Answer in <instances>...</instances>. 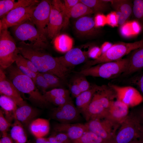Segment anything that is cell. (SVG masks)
Instances as JSON below:
<instances>
[{
  "label": "cell",
  "mask_w": 143,
  "mask_h": 143,
  "mask_svg": "<svg viewBox=\"0 0 143 143\" xmlns=\"http://www.w3.org/2000/svg\"><path fill=\"white\" fill-rule=\"evenodd\" d=\"M17 47L20 53L30 61L39 72L48 73L65 80L70 71V69L63 66L58 57H55L45 52L44 49L36 47L30 43L20 42Z\"/></svg>",
  "instance_id": "6da1fadb"
},
{
  "label": "cell",
  "mask_w": 143,
  "mask_h": 143,
  "mask_svg": "<svg viewBox=\"0 0 143 143\" xmlns=\"http://www.w3.org/2000/svg\"><path fill=\"white\" fill-rule=\"evenodd\" d=\"M6 69L8 78L20 92L29 95V99L31 102L41 107L49 103L32 79L22 73L16 66L12 65Z\"/></svg>",
  "instance_id": "7a4b0ae2"
},
{
  "label": "cell",
  "mask_w": 143,
  "mask_h": 143,
  "mask_svg": "<svg viewBox=\"0 0 143 143\" xmlns=\"http://www.w3.org/2000/svg\"><path fill=\"white\" fill-rule=\"evenodd\" d=\"M116 98L115 91L109 84L100 86L93 95L84 117L87 121L104 118L111 102Z\"/></svg>",
  "instance_id": "3957f363"
},
{
  "label": "cell",
  "mask_w": 143,
  "mask_h": 143,
  "mask_svg": "<svg viewBox=\"0 0 143 143\" xmlns=\"http://www.w3.org/2000/svg\"><path fill=\"white\" fill-rule=\"evenodd\" d=\"M128 58L99 64L82 69L77 73L85 76L100 77L108 79L119 77L125 70Z\"/></svg>",
  "instance_id": "277c9868"
},
{
  "label": "cell",
  "mask_w": 143,
  "mask_h": 143,
  "mask_svg": "<svg viewBox=\"0 0 143 143\" xmlns=\"http://www.w3.org/2000/svg\"><path fill=\"white\" fill-rule=\"evenodd\" d=\"M142 47H143V39L133 42H120L115 44L97 59L87 61L83 69L120 60L133 51Z\"/></svg>",
  "instance_id": "5b68a950"
},
{
  "label": "cell",
  "mask_w": 143,
  "mask_h": 143,
  "mask_svg": "<svg viewBox=\"0 0 143 143\" xmlns=\"http://www.w3.org/2000/svg\"><path fill=\"white\" fill-rule=\"evenodd\" d=\"M11 28L14 37L20 42L28 41L35 47L43 49L47 47V36L42 34L30 19Z\"/></svg>",
  "instance_id": "8992f818"
},
{
  "label": "cell",
  "mask_w": 143,
  "mask_h": 143,
  "mask_svg": "<svg viewBox=\"0 0 143 143\" xmlns=\"http://www.w3.org/2000/svg\"><path fill=\"white\" fill-rule=\"evenodd\" d=\"M141 125L135 111L130 112L120 124L113 143H130L138 139Z\"/></svg>",
  "instance_id": "52a82bcc"
},
{
  "label": "cell",
  "mask_w": 143,
  "mask_h": 143,
  "mask_svg": "<svg viewBox=\"0 0 143 143\" xmlns=\"http://www.w3.org/2000/svg\"><path fill=\"white\" fill-rule=\"evenodd\" d=\"M20 53L15 41L7 29L0 30V65L5 69L15 62Z\"/></svg>",
  "instance_id": "ba28073f"
},
{
  "label": "cell",
  "mask_w": 143,
  "mask_h": 143,
  "mask_svg": "<svg viewBox=\"0 0 143 143\" xmlns=\"http://www.w3.org/2000/svg\"><path fill=\"white\" fill-rule=\"evenodd\" d=\"M39 3L29 6L19 7L10 11L1 19L0 30L12 27L29 20Z\"/></svg>",
  "instance_id": "9c48e42d"
},
{
  "label": "cell",
  "mask_w": 143,
  "mask_h": 143,
  "mask_svg": "<svg viewBox=\"0 0 143 143\" xmlns=\"http://www.w3.org/2000/svg\"><path fill=\"white\" fill-rule=\"evenodd\" d=\"M88 130L96 134L110 143H113L120 126L105 118L94 119L86 123Z\"/></svg>",
  "instance_id": "30bf717a"
},
{
  "label": "cell",
  "mask_w": 143,
  "mask_h": 143,
  "mask_svg": "<svg viewBox=\"0 0 143 143\" xmlns=\"http://www.w3.org/2000/svg\"><path fill=\"white\" fill-rule=\"evenodd\" d=\"M51 1H40L34 10L30 20L43 34L47 36L46 26L48 25L51 11Z\"/></svg>",
  "instance_id": "8fae6325"
},
{
  "label": "cell",
  "mask_w": 143,
  "mask_h": 143,
  "mask_svg": "<svg viewBox=\"0 0 143 143\" xmlns=\"http://www.w3.org/2000/svg\"><path fill=\"white\" fill-rule=\"evenodd\" d=\"M79 111L71 100L64 105L52 109L51 117L60 123H72L80 118Z\"/></svg>",
  "instance_id": "7c38bea8"
},
{
  "label": "cell",
  "mask_w": 143,
  "mask_h": 143,
  "mask_svg": "<svg viewBox=\"0 0 143 143\" xmlns=\"http://www.w3.org/2000/svg\"><path fill=\"white\" fill-rule=\"evenodd\" d=\"M115 90L116 99L129 107L137 106L143 102V96L138 90L132 86H120L109 83L108 84Z\"/></svg>",
  "instance_id": "4fadbf2b"
},
{
  "label": "cell",
  "mask_w": 143,
  "mask_h": 143,
  "mask_svg": "<svg viewBox=\"0 0 143 143\" xmlns=\"http://www.w3.org/2000/svg\"><path fill=\"white\" fill-rule=\"evenodd\" d=\"M65 18L61 10L53 1H51L49 21L46 28L47 35L50 38L53 39L59 34L64 26Z\"/></svg>",
  "instance_id": "5bb4252c"
},
{
  "label": "cell",
  "mask_w": 143,
  "mask_h": 143,
  "mask_svg": "<svg viewBox=\"0 0 143 143\" xmlns=\"http://www.w3.org/2000/svg\"><path fill=\"white\" fill-rule=\"evenodd\" d=\"M0 93L12 99L18 106L26 102L24 101L20 92L6 75L3 69L0 67Z\"/></svg>",
  "instance_id": "9a60e30c"
},
{
  "label": "cell",
  "mask_w": 143,
  "mask_h": 143,
  "mask_svg": "<svg viewBox=\"0 0 143 143\" xmlns=\"http://www.w3.org/2000/svg\"><path fill=\"white\" fill-rule=\"evenodd\" d=\"M129 108L124 103L117 99L111 102L104 118L120 126L129 113Z\"/></svg>",
  "instance_id": "2e32d148"
},
{
  "label": "cell",
  "mask_w": 143,
  "mask_h": 143,
  "mask_svg": "<svg viewBox=\"0 0 143 143\" xmlns=\"http://www.w3.org/2000/svg\"><path fill=\"white\" fill-rule=\"evenodd\" d=\"M53 129L54 132L66 134L72 142L79 138L88 130L86 123H57L54 125Z\"/></svg>",
  "instance_id": "e0dca14e"
},
{
  "label": "cell",
  "mask_w": 143,
  "mask_h": 143,
  "mask_svg": "<svg viewBox=\"0 0 143 143\" xmlns=\"http://www.w3.org/2000/svg\"><path fill=\"white\" fill-rule=\"evenodd\" d=\"M88 57V51H83L76 48H72L63 56L58 57V58L63 66L70 69L86 62Z\"/></svg>",
  "instance_id": "ac0fdd59"
},
{
  "label": "cell",
  "mask_w": 143,
  "mask_h": 143,
  "mask_svg": "<svg viewBox=\"0 0 143 143\" xmlns=\"http://www.w3.org/2000/svg\"><path fill=\"white\" fill-rule=\"evenodd\" d=\"M75 26L78 34L84 37L95 36L100 32L96 27L94 19L89 16H85L79 18L75 23Z\"/></svg>",
  "instance_id": "d6986e66"
},
{
  "label": "cell",
  "mask_w": 143,
  "mask_h": 143,
  "mask_svg": "<svg viewBox=\"0 0 143 143\" xmlns=\"http://www.w3.org/2000/svg\"><path fill=\"white\" fill-rule=\"evenodd\" d=\"M132 52L130 56L128 58V62L126 68L120 78L128 77L143 69V47Z\"/></svg>",
  "instance_id": "ffe728a7"
},
{
  "label": "cell",
  "mask_w": 143,
  "mask_h": 143,
  "mask_svg": "<svg viewBox=\"0 0 143 143\" xmlns=\"http://www.w3.org/2000/svg\"><path fill=\"white\" fill-rule=\"evenodd\" d=\"M39 113L37 109L26 103L17 107L15 119L19 121L24 128H26L29 127L32 122L36 119Z\"/></svg>",
  "instance_id": "44dd1931"
},
{
  "label": "cell",
  "mask_w": 143,
  "mask_h": 143,
  "mask_svg": "<svg viewBox=\"0 0 143 143\" xmlns=\"http://www.w3.org/2000/svg\"><path fill=\"white\" fill-rule=\"evenodd\" d=\"M100 87L96 84L92 85L89 89L82 92L76 97V107L84 117L94 94Z\"/></svg>",
  "instance_id": "7402d4cb"
},
{
  "label": "cell",
  "mask_w": 143,
  "mask_h": 143,
  "mask_svg": "<svg viewBox=\"0 0 143 143\" xmlns=\"http://www.w3.org/2000/svg\"><path fill=\"white\" fill-rule=\"evenodd\" d=\"M37 0H0V17L1 19L11 10L16 8L30 6L39 3Z\"/></svg>",
  "instance_id": "603a6c76"
},
{
  "label": "cell",
  "mask_w": 143,
  "mask_h": 143,
  "mask_svg": "<svg viewBox=\"0 0 143 143\" xmlns=\"http://www.w3.org/2000/svg\"><path fill=\"white\" fill-rule=\"evenodd\" d=\"M0 105L5 117L11 123L15 118L17 105L11 98L2 95L0 97Z\"/></svg>",
  "instance_id": "cb8c5ba5"
},
{
  "label": "cell",
  "mask_w": 143,
  "mask_h": 143,
  "mask_svg": "<svg viewBox=\"0 0 143 143\" xmlns=\"http://www.w3.org/2000/svg\"><path fill=\"white\" fill-rule=\"evenodd\" d=\"M29 127L30 132L36 138L43 137L49 132L50 122L48 120L44 118L35 119L30 123Z\"/></svg>",
  "instance_id": "d4e9b609"
},
{
  "label": "cell",
  "mask_w": 143,
  "mask_h": 143,
  "mask_svg": "<svg viewBox=\"0 0 143 143\" xmlns=\"http://www.w3.org/2000/svg\"><path fill=\"white\" fill-rule=\"evenodd\" d=\"M11 127L10 136L14 143H29L24 127L16 119Z\"/></svg>",
  "instance_id": "484cf974"
},
{
  "label": "cell",
  "mask_w": 143,
  "mask_h": 143,
  "mask_svg": "<svg viewBox=\"0 0 143 143\" xmlns=\"http://www.w3.org/2000/svg\"><path fill=\"white\" fill-rule=\"evenodd\" d=\"M53 39L54 47L58 51L66 53L72 48L73 40L68 35L64 34H59Z\"/></svg>",
  "instance_id": "4316f807"
},
{
  "label": "cell",
  "mask_w": 143,
  "mask_h": 143,
  "mask_svg": "<svg viewBox=\"0 0 143 143\" xmlns=\"http://www.w3.org/2000/svg\"><path fill=\"white\" fill-rule=\"evenodd\" d=\"M109 2L116 10L122 13L127 19L132 12V6L131 2L126 0H105Z\"/></svg>",
  "instance_id": "83f0119b"
},
{
  "label": "cell",
  "mask_w": 143,
  "mask_h": 143,
  "mask_svg": "<svg viewBox=\"0 0 143 143\" xmlns=\"http://www.w3.org/2000/svg\"><path fill=\"white\" fill-rule=\"evenodd\" d=\"M136 73L124 79V82L128 86H136L143 96V71Z\"/></svg>",
  "instance_id": "f1b7e54d"
},
{
  "label": "cell",
  "mask_w": 143,
  "mask_h": 143,
  "mask_svg": "<svg viewBox=\"0 0 143 143\" xmlns=\"http://www.w3.org/2000/svg\"><path fill=\"white\" fill-rule=\"evenodd\" d=\"M80 1L91 9L94 13L106 11L108 9L110 3L104 0H80Z\"/></svg>",
  "instance_id": "f546056e"
},
{
  "label": "cell",
  "mask_w": 143,
  "mask_h": 143,
  "mask_svg": "<svg viewBox=\"0 0 143 143\" xmlns=\"http://www.w3.org/2000/svg\"><path fill=\"white\" fill-rule=\"evenodd\" d=\"M73 142L74 143H110L89 130L79 138Z\"/></svg>",
  "instance_id": "4dcf8cb0"
},
{
  "label": "cell",
  "mask_w": 143,
  "mask_h": 143,
  "mask_svg": "<svg viewBox=\"0 0 143 143\" xmlns=\"http://www.w3.org/2000/svg\"><path fill=\"white\" fill-rule=\"evenodd\" d=\"M94 13L91 9L80 1L72 8L71 11L70 16L71 17L76 18Z\"/></svg>",
  "instance_id": "1f68e13d"
},
{
  "label": "cell",
  "mask_w": 143,
  "mask_h": 143,
  "mask_svg": "<svg viewBox=\"0 0 143 143\" xmlns=\"http://www.w3.org/2000/svg\"><path fill=\"white\" fill-rule=\"evenodd\" d=\"M43 95L45 99L49 103V101L53 99L70 96V93L67 90L62 88H55L47 91Z\"/></svg>",
  "instance_id": "d6a6232c"
},
{
  "label": "cell",
  "mask_w": 143,
  "mask_h": 143,
  "mask_svg": "<svg viewBox=\"0 0 143 143\" xmlns=\"http://www.w3.org/2000/svg\"><path fill=\"white\" fill-rule=\"evenodd\" d=\"M132 13L135 17L143 25V0L133 1Z\"/></svg>",
  "instance_id": "836d02e7"
},
{
  "label": "cell",
  "mask_w": 143,
  "mask_h": 143,
  "mask_svg": "<svg viewBox=\"0 0 143 143\" xmlns=\"http://www.w3.org/2000/svg\"><path fill=\"white\" fill-rule=\"evenodd\" d=\"M48 139L50 143H69L72 142L65 133L54 132Z\"/></svg>",
  "instance_id": "e575fe53"
},
{
  "label": "cell",
  "mask_w": 143,
  "mask_h": 143,
  "mask_svg": "<svg viewBox=\"0 0 143 143\" xmlns=\"http://www.w3.org/2000/svg\"><path fill=\"white\" fill-rule=\"evenodd\" d=\"M48 83L50 88H55L61 85V78L55 75L48 73H41Z\"/></svg>",
  "instance_id": "d590c367"
},
{
  "label": "cell",
  "mask_w": 143,
  "mask_h": 143,
  "mask_svg": "<svg viewBox=\"0 0 143 143\" xmlns=\"http://www.w3.org/2000/svg\"><path fill=\"white\" fill-rule=\"evenodd\" d=\"M16 66L23 74L31 78L35 83L37 74L31 71L17 57L15 61Z\"/></svg>",
  "instance_id": "8d00e7d4"
},
{
  "label": "cell",
  "mask_w": 143,
  "mask_h": 143,
  "mask_svg": "<svg viewBox=\"0 0 143 143\" xmlns=\"http://www.w3.org/2000/svg\"><path fill=\"white\" fill-rule=\"evenodd\" d=\"M35 84L38 88L41 90L43 95L50 87L46 80L41 73H38L36 77Z\"/></svg>",
  "instance_id": "74e56055"
},
{
  "label": "cell",
  "mask_w": 143,
  "mask_h": 143,
  "mask_svg": "<svg viewBox=\"0 0 143 143\" xmlns=\"http://www.w3.org/2000/svg\"><path fill=\"white\" fill-rule=\"evenodd\" d=\"M74 79L79 85L82 92L89 89L91 85L86 79L85 76L79 74Z\"/></svg>",
  "instance_id": "f35d334b"
},
{
  "label": "cell",
  "mask_w": 143,
  "mask_h": 143,
  "mask_svg": "<svg viewBox=\"0 0 143 143\" xmlns=\"http://www.w3.org/2000/svg\"><path fill=\"white\" fill-rule=\"evenodd\" d=\"M11 125L5 118L2 111L0 109V131L2 135L7 134V132Z\"/></svg>",
  "instance_id": "ab89813d"
},
{
  "label": "cell",
  "mask_w": 143,
  "mask_h": 143,
  "mask_svg": "<svg viewBox=\"0 0 143 143\" xmlns=\"http://www.w3.org/2000/svg\"><path fill=\"white\" fill-rule=\"evenodd\" d=\"M94 20L95 26L97 28L103 26L107 24L106 16L102 14H97Z\"/></svg>",
  "instance_id": "60d3db41"
},
{
  "label": "cell",
  "mask_w": 143,
  "mask_h": 143,
  "mask_svg": "<svg viewBox=\"0 0 143 143\" xmlns=\"http://www.w3.org/2000/svg\"><path fill=\"white\" fill-rule=\"evenodd\" d=\"M17 58L31 71L37 74L39 73L33 63L29 60L23 57L21 54L18 55Z\"/></svg>",
  "instance_id": "b9f144b4"
},
{
  "label": "cell",
  "mask_w": 143,
  "mask_h": 143,
  "mask_svg": "<svg viewBox=\"0 0 143 143\" xmlns=\"http://www.w3.org/2000/svg\"><path fill=\"white\" fill-rule=\"evenodd\" d=\"M72 100L70 96L56 98L51 100L49 103H51L58 106L64 105Z\"/></svg>",
  "instance_id": "7bdbcfd3"
},
{
  "label": "cell",
  "mask_w": 143,
  "mask_h": 143,
  "mask_svg": "<svg viewBox=\"0 0 143 143\" xmlns=\"http://www.w3.org/2000/svg\"><path fill=\"white\" fill-rule=\"evenodd\" d=\"M121 26L120 32L123 36L129 37L133 35L130 22L125 23Z\"/></svg>",
  "instance_id": "ee69618b"
},
{
  "label": "cell",
  "mask_w": 143,
  "mask_h": 143,
  "mask_svg": "<svg viewBox=\"0 0 143 143\" xmlns=\"http://www.w3.org/2000/svg\"><path fill=\"white\" fill-rule=\"evenodd\" d=\"M107 24L112 27L118 26L117 18L115 12H112L106 16Z\"/></svg>",
  "instance_id": "f6af8a7d"
},
{
  "label": "cell",
  "mask_w": 143,
  "mask_h": 143,
  "mask_svg": "<svg viewBox=\"0 0 143 143\" xmlns=\"http://www.w3.org/2000/svg\"><path fill=\"white\" fill-rule=\"evenodd\" d=\"M89 57L96 59L102 54L100 48L97 46H93L88 51Z\"/></svg>",
  "instance_id": "bcb514c9"
},
{
  "label": "cell",
  "mask_w": 143,
  "mask_h": 143,
  "mask_svg": "<svg viewBox=\"0 0 143 143\" xmlns=\"http://www.w3.org/2000/svg\"><path fill=\"white\" fill-rule=\"evenodd\" d=\"M80 2L79 0H64L63 3L67 11L70 16L71 11L72 8L75 5Z\"/></svg>",
  "instance_id": "7dc6e473"
},
{
  "label": "cell",
  "mask_w": 143,
  "mask_h": 143,
  "mask_svg": "<svg viewBox=\"0 0 143 143\" xmlns=\"http://www.w3.org/2000/svg\"><path fill=\"white\" fill-rule=\"evenodd\" d=\"M70 90L72 95L75 98L82 93L79 85L74 79L70 86Z\"/></svg>",
  "instance_id": "c3c4849f"
},
{
  "label": "cell",
  "mask_w": 143,
  "mask_h": 143,
  "mask_svg": "<svg viewBox=\"0 0 143 143\" xmlns=\"http://www.w3.org/2000/svg\"><path fill=\"white\" fill-rule=\"evenodd\" d=\"M117 16L118 25L121 26L126 22L127 19L125 16L119 11H115Z\"/></svg>",
  "instance_id": "681fc988"
},
{
  "label": "cell",
  "mask_w": 143,
  "mask_h": 143,
  "mask_svg": "<svg viewBox=\"0 0 143 143\" xmlns=\"http://www.w3.org/2000/svg\"><path fill=\"white\" fill-rule=\"evenodd\" d=\"M2 135L0 140V143H14L10 136L8 134Z\"/></svg>",
  "instance_id": "f907efd6"
},
{
  "label": "cell",
  "mask_w": 143,
  "mask_h": 143,
  "mask_svg": "<svg viewBox=\"0 0 143 143\" xmlns=\"http://www.w3.org/2000/svg\"><path fill=\"white\" fill-rule=\"evenodd\" d=\"M113 45L109 42H105L101 45L100 48L102 54L107 51Z\"/></svg>",
  "instance_id": "816d5d0a"
},
{
  "label": "cell",
  "mask_w": 143,
  "mask_h": 143,
  "mask_svg": "<svg viewBox=\"0 0 143 143\" xmlns=\"http://www.w3.org/2000/svg\"><path fill=\"white\" fill-rule=\"evenodd\" d=\"M135 112L139 118L141 124H143V107Z\"/></svg>",
  "instance_id": "f5cc1de1"
},
{
  "label": "cell",
  "mask_w": 143,
  "mask_h": 143,
  "mask_svg": "<svg viewBox=\"0 0 143 143\" xmlns=\"http://www.w3.org/2000/svg\"><path fill=\"white\" fill-rule=\"evenodd\" d=\"M48 140L47 138L43 137L36 138L35 143H45Z\"/></svg>",
  "instance_id": "db71d44e"
},
{
  "label": "cell",
  "mask_w": 143,
  "mask_h": 143,
  "mask_svg": "<svg viewBox=\"0 0 143 143\" xmlns=\"http://www.w3.org/2000/svg\"><path fill=\"white\" fill-rule=\"evenodd\" d=\"M140 143H143V124H141L138 138Z\"/></svg>",
  "instance_id": "11a10c76"
},
{
  "label": "cell",
  "mask_w": 143,
  "mask_h": 143,
  "mask_svg": "<svg viewBox=\"0 0 143 143\" xmlns=\"http://www.w3.org/2000/svg\"><path fill=\"white\" fill-rule=\"evenodd\" d=\"M130 143H140V142L138 139H137L134 140Z\"/></svg>",
  "instance_id": "9f6ffc18"
},
{
  "label": "cell",
  "mask_w": 143,
  "mask_h": 143,
  "mask_svg": "<svg viewBox=\"0 0 143 143\" xmlns=\"http://www.w3.org/2000/svg\"><path fill=\"white\" fill-rule=\"evenodd\" d=\"M45 143H50L48 139L47 140Z\"/></svg>",
  "instance_id": "6f0895ef"
},
{
  "label": "cell",
  "mask_w": 143,
  "mask_h": 143,
  "mask_svg": "<svg viewBox=\"0 0 143 143\" xmlns=\"http://www.w3.org/2000/svg\"><path fill=\"white\" fill-rule=\"evenodd\" d=\"M74 143L73 142H70V143Z\"/></svg>",
  "instance_id": "680465c9"
}]
</instances>
